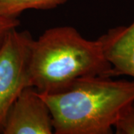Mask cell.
I'll return each instance as SVG.
<instances>
[{
    "label": "cell",
    "instance_id": "cell-8",
    "mask_svg": "<svg viewBox=\"0 0 134 134\" xmlns=\"http://www.w3.org/2000/svg\"><path fill=\"white\" fill-rule=\"evenodd\" d=\"M19 24L18 17L7 16L0 14V48L10 31L17 29Z\"/></svg>",
    "mask_w": 134,
    "mask_h": 134
},
{
    "label": "cell",
    "instance_id": "cell-2",
    "mask_svg": "<svg viewBox=\"0 0 134 134\" xmlns=\"http://www.w3.org/2000/svg\"><path fill=\"white\" fill-rule=\"evenodd\" d=\"M111 73L100 37L89 40L75 28L60 26L47 29L34 40L29 80L40 94L62 91L81 78L112 77Z\"/></svg>",
    "mask_w": 134,
    "mask_h": 134
},
{
    "label": "cell",
    "instance_id": "cell-6",
    "mask_svg": "<svg viewBox=\"0 0 134 134\" xmlns=\"http://www.w3.org/2000/svg\"><path fill=\"white\" fill-rule=\"evenodd\" d=\"M67 0H0V14L18 17L29 9L48 10L64 4Z\"/></svg>",
    "mask_w": 134,
    "mask_h": 134
},
{
    "label": "cell",
    "instance_id": "cell-1",
    "mask_svg": "<svg viewBox=\"0 0 134 134\" xmlns=\"http://www.w3.org/2000/svg\"><path fill=\"white\" fill-rule=\"evenodd\" d=\"M40 95L52 116L54 133L110 134L121 113L134 100V81L89 77L62 91Z\"/></svg>",
    "mask_w": 134,
    "mask_h": 134
},
{
    "label": "cell",
    "instance_id": "cell-5",
    "mask_svg": "<svg viewBox=\"0 0 134 134\" xmlns=\"http://www.w3.org/2000/svg\"><path fill=\"white\" fill-rule=\"evenodd\" d=\"M100 39L112 67V77H134V21L128 26L110 29Z\"/></svg>",
    "mask_w": 134,
    "mask_h": 134
},
{
    "label": "cell",
    "instance_id": "cell-4",
    "mask_svg": "<svg viewBox=\"0 0 134 134\" xmlns=\"http://www.w3.org/2000/svg\"><path fill=\"white\" fill-rule=\"evenodd\" d=\"M2 134H52V116L47 103L33 86L16 98L5 119Z\"/></svg>",
    "mask_w": 134,
    "mask_h": 134
},
{
    "label": "cell",
    "instance_id": "cell-7",
    "mask_svg": "<svg viewBox=\"0 0 134 134\" xmlns=\"http://www.w3.org/2000/svg\"><path fill=\"white\" fill-rule=\"evenodd\" d=\"M114 128L117 134H134V100L121 113Z\"/></svg>",
    "mask_w": 134,
    "mask_h": 134
},
{
    "label": "cell",
    "instance_id": "cell-3",
    "mask_svg": "<svg viewBox=\"0 0 134 134\" xmlns=\"http://www.w3.org/2000/svg\"><path fill=\"white\" fill-rule=\"evenodd\" d=\"M33 39L28 30L13 29L0 48V133L10 108L30 86L29 66Z\"/></svg>",
    "mask_w": 134,
    "mask_h": 134
}]
</instances>
